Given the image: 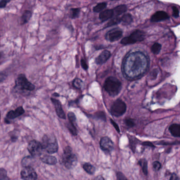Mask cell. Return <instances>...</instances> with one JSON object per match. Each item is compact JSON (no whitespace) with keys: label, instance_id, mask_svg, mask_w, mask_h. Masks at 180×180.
Returning <instances> with one entry per match:
<instances>
[{"label":"cell","instance_id":"obj_1","mask_svg":"<svg viewBox=\"0 0 180 180\" xmlns=\"http://www.w3.org/2000/svg\"><path fill=\"white\" fill-rule=\"evenodd\" d=\"M148 59L141 52H135L128 55L123 64L125 76L130 79H135L143 76L146 71Z\"/></svg>","mask_w":180,"mask_h":180},{"label":"cell","instance_id":"obj_15","mask_svg":"<svg viewBox=\"0 0 180 180\" xmlns=\"http://www.w3.org/2000/svg\"><path fill=\"white\" fill-rule=\"evenodd\" d=\"M44 149L46 150L48 153L50 154L57 152L58 150V144L56 140H55V141L53 142L48 143Z\"/></svg>","mask_w":180,"mask_h":180},{"label":"cell","instance_id":"obj_5","mask_svg":"<svg viewBox=\"0 0 180 180\" xmlns=\"http://www.w3.org/2000/svg\"><path fill=\"white\" fill-rule=\"evenodd\" d=\"M145 34L141 30H136L131 34L129 37L124 38L122 39L120 43L127 45L133 44L137 42H141L144 40Z\"/></svg>","mask_w":180,"mask_h":180},{"label":"cell","instance_id":"obj_18","mask_svg":"<svg viewBox=\"0 0 180 180\" xmlns=\"http://www.w3.org/2000/svg\"><path fill=\"white\" fill-rule=\"evenodd\" d=\"M169 131L173 136L176 137H180V125L178 124H174L170 126Z\"/></svg>","mask_w":180,"mask_h":180},{"label":"cell","instance_id":"obj_13","mask_svg":"<svg viewBox=\"0 0 180 180\" xmlns=\"http://www.w3.org/2000/svg\"><path fill=\"white\" fill-rule=\"evenodd\" d=\"M25 113V110L22 106L17 108L15 110H11L7 113V118L9 119H13L21 116Z\"/></svg>","mask_w":180,"mask_h":180},{"label":"cell","instance_id":"obj_30","mask_svg":"<svg viewBox=\"0 0 180 180\" xmlns=\"http://www.w3.org/2000/svg\"><path fill=\"white\" fill-rule=\"evenodd\" d=\"M68 117L70 122L75 125H76V117L74 113H73V112H69L68 114Z\"/></svg>","mask_w":180,"mask_h":180},{"label":"cell","instance_id":"obj_27","mask_svg":"<svg viewBox=\"0 0 180 180\" xmlns=\"http://www.w3.org/2000/svg\"><path fill=\"white\" fill-rule=\"evenodd\" d=\"M121 22V20L120 18L119 17H115V18H113L109 22H108L107 24L106 25V27H111L114 25H117L118 23H120Z\"/></svg>","mask_w":180,"mask_h":180},{"label":"cell","instance_id":"obj_31","mask_svg":"<svg viewBox=\"0 0 180 180\" xmlns=\"http://www.w3.org/2000/svg\"><path fill=\"white\" fill-rule=\"evenodd\" d=\"M9 179L7 177V172L4 169H0V180Z\"/></svg>","mask_w":180,"mask_h":180},{"label":"cell","instance_id":"obj_33","mask_svg":"<svg viewBox=\"0 0 180 180\" xmlns=\"http://www.w3.org/2000/svg\"><path fill=\"white\" fill-rule=\"evenodd\" d=\"M125 123L126 125L129 127H132L135 125L134 120L131 119V118H128V119H126L125 120Z\"/></svg>","mask_w":180,"mask_h":180},{"label":"cell","instance_id":"obj_20","mask_svg":"<svg viewBox=\"0 0 180 180\" xmlns=\"http://www.w3.org/2000/svg\"><path fill=\"white\" fill-rule=\"evenodd\" d=\"M32 16V13L30 11L26 10L23 12L21 19V25H23L28 23Z\"/></svg>","mask_w":180,"mask_h":180},{"label":"cell","instance_id":"obj_36","mask_svg":"<svg viewBox=\"0 0 180 180\" xmlns=\"http://www.w3.org/2000/svg\"><path fill=\"white\" fill-rule=\"evenodd\" d=\"M173 16L175 18H178L179 16V10L176 7H173Z\"/></svg>","mask_w":180,"mask_h":180},{"label":"cell","instance_id":"obj_40","mask_svg":"<svg viewBox=\"0 0 180 180\" xmlns=\"http://www.w3.org/2000/svg\"><path fill=\"white\" fill-rule=\"evenodd\" d=\"M142 145H145V146H146L152 147H155L154 145L152 143L150 142H145L142 143Z\"/></svg>","mask_w":180,"mask_h":180},{"label":"cell","instance_id":"obj_41","mask_svg":"<svg viewBox=\"0 0 180 180\" xmlns=\"http://www.w3.org/2000/svg\"><path fill=\"white\" fill-rule=\"evenodd\" d=\"M170 180H178L179 178H178V177L177 176V174H175V173H173L172 174L171 176V178H169Z\"/></svg>","mask_w":180,"mask_h":180},{"label":"cell","instance_id":"obj_42","mask_svg":"<svg viewBox=\"0 0 180 180\" xmlns=\"http://www.w3.org/2000/svg\"><path fill=\"white\" fill-rule=\"evenodd\" d=\"M6 75L3 74H0V83L3 81L4 80L6 79Z\"/></svg>","mask_w":180,"mask_h":180},{"label":"cell","instance_id":"obj_26","mask_svg":"<svg viewBox=\"0 0 180 180\" xmlns=\"http://www.w3.org/2000/svg\"><path fill=\"white\" fill-rule=\"evenodd\" d=\"M66 126L68 128V129H69L70 132L73 135H77V131L76 129L75 125L74 124H72L70 122L66 124Z\"/></svg>","mask_w":180,"mask_h":180},{"label":"cell","instance_id":"obj_3","mask_svg":"<svg viewBox=\"0 0 180 180\" xmlns=\"http://www.w3.org/2000/svg\"><path fill=\"white\" fill-rule=\"evenodd\" d=\"M62 162L65 168L68 169L74 167L77 163V158L73 153L72 148L70 146L65 147L62 156Z\"/></svg>","mask_w":180,"mask_h":180},{"label":"cell","instance_id":"obj_44","mask_svg":"<svg viewBox=\"0 0 180 180\" xmlns=\"http://www.w3.org/2000/svg\"><path fill=\"white\" fill-rule=\"evenodd\" d=\"M1 112H0V122H1Z\"/></svg>","mask_w":180,"mask_h":180},{"label":"cell","instance_id":"obj_19","mask_svg":"<svg viewBox=\"0 0 180 180\" xmlns=\"http://www.w3.org/2000/svg\"><path fill=\"white\" fill-rule=\"evenodd\" d=\"M127 7L126 5H120L117 6L115 9L113 10L114 14H115L116 16H119L123 13H125L126 11H127Z\"/></svg>","mask_w":180,"mask_h":180},{"label":"cell","instance_id":"obj_24","mask_svg":"<svg viewBox=\"0 0 180 180\" xmlns=\"http://www.w3.org/2000/svg\"><path fill=\"white\" fill-rule=\"evenodd\" d=\"M161 48H162V46H161V44H160L159 43H155L152 46V48H151V51H152V52L154 54L157 55L160 53V52L161 51Z\"/></svg>","mask_w":180,"mask_h":180},{"label":"cell","instance_id":"obj_12","mask_svg":"<svg viewBox=\"0 0 180 180\" xmlns=\"http://www.w3.org/2000/svg\"><path fill=\"white\" fill-rule=\"evenodd\" d=\"M51 101L52 102L55 107V110L56 111V114L59 117L62 119H65V115L64 110H62V106L60 101L54 98H51Z\"/></svg>","mask_w":180,"mask_h":180},{"label":"cell","instance_id":"obj_8","mask_svg":"<svg viewBox=\"0 0 180 180\" xmlns=\"http://www.w3.org/2000/svg\"><path fill=\"white\" fill-rule=\"evenodd\" d=\"M21 178L23 180H35L38 178V175L35 170L30 166H25L21 172Z\"/></svg>","mask_w":180,"mask_h":180},{"label":"cell","instance_id":"obj_39","mask_svg":"<svg viewBox=\"0 0 180 180\" xmlns=\"http://www.w3.org/2000/svg\"><path fill=\"white\" fill-rule=\"evenodd\" d=\"M110 122H111V124H113V125L114 126V127H115V129L116 130L118 133L120 132V130H119V127H118V125L115 123L114 120H112L111 119H110Z\"/></svg>","mask_w":180,"mask_h":180},{"label":"cell","instance_id":"obj_9","mask_svg":"<svg viewBox=\"0 0 180 180\" xmlns=\"http://www.w3.org/2000/svg\"><path fill=\"white\" fill-rule=\"evenodd\" d=\"M100 146L104 152L110 153L114 149V143L110 138L104 137L100 141Z\"/></svg>","mask_w":180,"mask_h":180},{"label":"cell","instance_id":"obj_22","mask_svg":"<svg viewBox=\"0 0 180 180\" xmlns=\"http://www.w3.org/2000/svg\"><path fill=\"white\" fill-rule=\"evenodd\" d=\"M121 22L125 23L126 25H129L133 22V17L131 14L129 13L125 14L120 18Z\"/></svg>","mask_w":180,"mask_h":180},{"label":"cell","instance_id":"obj_43","mask_svg":"<svg viewBox=\"0 0 180 180\" xmlns=\"http://www.w3.org/2000/svg\"><path fill=\"white\" fill-rule=\"evenodd\" d=\"M96 180H98V179H100V180H104V178H103L101 176H98V177H97L96 178H95Z\"/></svg>","mask_w":180,"mask_h":180},{"label":"cell","instance_id":"obj_6","mask_svg":"<svg viewBox=\"0 0 180 180\" xmlns=\"http://www.w3.org/2000/svg\"><path fill=\"white\" fill-rule=\"evenodd\" d=\"M126 105L121 99L115 101L111 105L110 112L113 116L119 117L123 115L126 111Z\"/></svg>","mask_w":180,"mask_h":180},{"label":"cell","instance_id":"obj_45","mask_svg":"<svg viewBox=\"0 0 180 180\" xmlns=\"http://www.w3.org/2000/svg\"><path fill=\"white\" fill-rule=\"evenodd\" d=\"M111 1H114V0H111Z\"/></svg>","mask_w":180,"mask_h":180},{"label":"cell","instance_id":"obj_17","mask_svg":"<svg viewBox=\"0 0 180 180\" xmlns=\"http://www.w3.org/2000/svg\"><path fill=\"white\" fill-rule=\"evenodd\" d=\"M114 15V14L113 10H107L100 13L99 15V19L101 21H105L112 18Z\"/></svg>","mask_w":180,"mask_h":180},{"label":"cell","instance_id":"obj_32","mask_svg":"<svg viewBox=\"0 0 180 180\" xmlns=\"http://www.w3.org/2000/svg\"><path fill=\"white\" fill-rule=\"evenodd\" d=\"M95 117L96 118H99L100 119H102L103 120H106V115L104 112L102 111H99L95 114Z\"/></svg>","mask_w":180,"mask_h":180},{"label":"cell","instance_id":"obj_37","mask_svg":"<svg viewBox=\"0 0 180 180\" xmlns=\"http://www.w3.org/2000/svg\"><path fill=\"white\" fill-rule=\"evenodd\" d=\"M117 179L118 180H126L127 178H126L124 176V175L122 173L120 172H117Z\"/></svg>","mask_w":180,"mask_h":180},{"label":"cell","instance_id":"obj_7","mask_svg":"<svg viewBox=\"0 0 180 180\" xmlns=\"http://www.w3.org/2000/svg\"><path fill=\"white\" fill-rule=\"evenodd\" d=\"M28 150L32 156L35 157L40 155L43 148L41 143L35 140H33L29 143Z\"/></svg>","mask_w":180,"mask_h":180},{"label":"cell","instance_id":"obj_4","mask_svg":"<svg viewBox=\"0 0 180 180\" xmlns=\"http://www.w3.org/2000/svg\"><path fill=\"white\" fill-rule=\"evenodd\" d=\"M16 88L21 90L32 91L35 89L34 85L27 79L24 74H20L16 81Z\"/></svg>","mask_w":180,"mask_h":180},{"label":"cell","instance_id":"obj_14","mask_svg":"<svg viewBox=\"0 0 180 180\" xmlns=\"http://www.w3.org/2000/svg\"><path fill=\"white\" fill-rule=\"evenodd\" d=\"M111 53L110 51L107 50L103 51L98 56L97 58L96 59V63L98 65L103 64L109 59Z\"/></svg>","mask_w":180,"mask_h":180},{"label":"cell","instance_id":"obj_28","mask_svg":"<svg viewBox=\"0 0 180 180\" xmlns=\"http://www.w3.org/2000/svg\"><path fill=\"white\" fill-rule=\"evenodd\" d=\"M73 86L77 89H80L83 86V82L80 79L76 78L74 80Z\"/></svg>","mask_w":180,"mask_h":180},{"label":"cell","instance_id":"obj_16","mask_svg":"<svg viewBox=\"0 0 180 180\" xmlns=\"http://www.w3.org/2000/svg\"><path fill=\"white\" fill-rule=\"evenodd\" d=\"M41 161L45 164L49 165H55L57 163V160L53 156L44 155L41 157Z\"/></svg>","mask_w":180,"mask_h":180},{"label":"cell","instance_id":"obj_38","mask_svg":"<svg viewBox=\"0 0 180 180\" xmlns=\"http://www.w3.org/2000/svg\"><path fill=\"white\" fill-rule=\"evenodd\" d=\"M81 65L82 66V67L83 69L85 70H87L88 69V65H87V64L86 62L85 61V60L83 59H81Z\"/></svg>","mask_w":180,"mask_h":180},{"label":"cell","instance_id":"obj_11","mask_svg":"<svg viewBox=\"0 0 180 180\" xmlns=\"http://www.w3.org/2000/svg\"><path fill=\"white\" fill-rule=\"evenodd\" d=\"M169 18V16L165 12L162 11H158L152 16L151 21L152 22H158L168 19Z\"/></svg>","mask_w":180,"mask_h":180},{"label":"cell","instance_id":"obj_35","mask_svg":"<svg viewBox=\"0 0 180 180\" xmlns=\"http://www.w3.org/2000/svg\"><path fill=\"white\" fill-rule=\"evenodd\" d=\"M153 165L154 169H155V171H159V169H160L161 168V163L158 161H155V162H154Z\"/></svg>","mask_w":180,"mask_h":180},{"label":"cell","instance_id":"obj_10","mask_svg":"<svg viewBox=\"0 0 180 180\" xmlns=\"http://www.w3.org/2000/svg\"><path fill=\"white\" fill-rule=\"evenodd\" d=\"M123 35V32L119 29H113L108 32L106 35V38L110 42H115L119 40Z\"/></svg>","mask_w":180,"mask_h":180},{"label":"cell","instance_id":"obj_2","mask_svg":"<svg viewBox=\"0 0 180 180\" xmlns=\"http://www.w3.org/2000/svg\"><path fill=\"white\" fill-rule=\"evenodd\" d=\"M104 88L110 96L114 97L120 92L122 83L117 78L110 77L105 80Z\"/></svg>","mask_w":180,"mask_h":180},{"label":"cell","instance_id":"obj_29","mask_svg":"<svg viewBox=\"0 0 180 180\" xmlns=\"http://www.w3.org/2000/svg\"><path fill=\"white\" fill-rule=\"evenodd\" d=\"M80 10L79 8H75V9H71V10L70 17L72 19H75L78 18L79 15Z\"/></svg>","mask_w":180,"mask_h":180},{"label":"cell","instance_id":"obj_34","mask_svg":"<svg viewBox=\"0 0 180 180\" xmlns=\"http://www.w3.org/2000/svg\"><path fill=\"white\" fill-rule=\"evenodd\" d=\"M11 0H1L0 1V9L6 7L7 4L10 2Z\"/></svg>","mask_w":180,"mask_h":180},{"label":"cell","instance_id":"obj_25","mask_svg":"<svg viewBox=\"0 0 180 180\" xmlns=\"http://www.w3.org/2000/svg\"><path fill=\"white\" fill-rule=\"evenodd\" d=\"M107 6V3L105 2H102V3H100L97 4V6H95L93 9L95 12H99L103 10L104 9H105Z\"/></svg>","mask_w":180,"mask_h":180},{"label":"cell","instance_id":"obj_21","mask_svg":"<svg viewBox=\"0 0 180 180\" xmlns=\"http://www.w3.org/2000/svg\"><path fill=\"white\" fill-rule=\"evenodd\" d=\"M83 169L87 173H88L89 174H93L95 172V167L88 163L83 164Z\"/></svg>","mask_w":180,"mask_h":180},{"label":"cell","instance_id":"obj_23","mask_svg":"<svg viewBox=\"0 0 180 180\" xmlns=\"http://www.w3.org/2000/svg\"><path fill=\"white\" fill-rule=\"evenodd\" d=\"M138 164H140L142 167L143 172L145 175L148 173V168H147V162L145 159H141L138 162Z\"/></svg>","mask_w":180,"mask_h":180}]
</instances>
